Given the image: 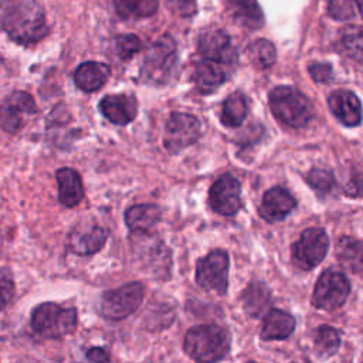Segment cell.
Masks as SVG:
<instances>
[{"mask_svg": "<svg viewBox=\"0 0 363 363\" xmlns=\"http://www.w3.org/2000/svg\"><path fill=\"white\" fill-rule=\"evenodd\" d=\"M0 24L11 40L33 44L41 40L48 28L45 16L34 0H7L0 9Z\"/></svg>", "mask_w": 363, "mask_h": 363, "instance_id": "1", "label": "cell"}, {"mask_svg": "<svg viewBox=\"0 0 363 363\" xmlns=\"http://www.w3.org/2000/svg\"><path fill=\"white\" fill-rule=\"evenodd\" d=\"M183 347L187 356L196 362H217L228 354L231 336L223 326L199 325L187 330Z\"/></svg>", "mask_w": 363, "mask_h": 363, "instance_id": "2", "label": "cell"}, {"mask_svg": "<svg viewBox=\"0 0 363 363\" xmlns=\"http://www.w3.org/2000/svg\"><path fill=\"white\" fill-rule=\"evenodd\" d=\"M268 101L275 119L289 128H303L313 118V108L309 99L294 86L281 85L274 88Z\"/></svg>", "mask_w": 363, "mask_h": 363, "instance_id": "3", "label": "cell"}, {"mask_svg": "<svg viewBox=\"0 0 363 363\" xmlns=\"http://www.w3.org/2000/svg\"><path fill=\"white\" fill-rule=\"evenodd\" d=\"M31 329L43 337L60 339L74 332L77 309L62 308L52 302L37 305L31 312Z\"/></svg>", "mask_w": 363, "mask_h": 363, "instance_id": "4", "label": "cell"}, {"mask_svg": "<svg viewBox=\"0 0 363 363\" xmlns=\"http://www.w3.org/2000/svg\"><path fill=\"white\" fill-rule=\"evenodd\" d=\"M176 43L170 35H162L147 50L142 67V78L153 85L169 81L176 64Z\"/></svg>", "mask_w": 363, "mask_h": 363, "instance_id": "5", "label": "cell"}, {"mask_svg": "<svg viewBox=\"0 0 363 363\" xmlns=\"http://www.w3.org/2000/svg\"><path fill=\"white\" fill-rule=\"evenodd\" d=\"M143 301V286L129 282L106 291L99 301V313L108 320H121L132 315Z\"/></svg>", "mask_w": 363, "mask_h": 363, "instance_id": "6", "label": "cell"}, {"mask_svg": "<svg viewBox=\"0 0 363 363\" xmlns=\"http://www.w3.org/2000/svg\"><path fill=\"white\" fill-rule=\"evenodd\" d=\"M230 257L224 250H214L200 258L196 265V282L208 292L224 295L228 289Z\"/></svg>", "mask_w": 363, "mask_h": 363, "instance_id": "7", "label": "cell"}, {"mask_svg": "<svg viewBox=\"0 0 363 363\" xmlns=\"http://www.w3.org/2000/svg\"><path fill=\"white\" fill-rule=\"evenodd\" d=\"M350 294V282L347 277L337 271H323L318 278L313 294L312 305L323 311H336L342 308Z\"/></svg>", "mask_w": 363, "mask_h": 363, "instance_id": "8", "label": "cell"}, {"mask_svg": "<svg viewBox=\"0 0 363 363\" xmlns=\"http://www.w3.org/2000/svg\"><path fill=\"white\" fill-rule=\"evenodd\" d=\"M329 250V237L323 228L311 227L302 231L298 241L292 244L294 264L309 271L318 267L326 257Z\"/></svg>", "mask_w": 363, "mask_h": 363, "instance_id": "9", "label": "cell"}, {"mask_svg": "<svg viewBox=\"0 0 363 363\" xmlns=\"http://www.w3.org/2000/svg\"><path fill=\"white\" fill-rule=\"evenodd\" d=\"M201 136L200 121L190 113L173 112L164 126L163 143L169 153H179L180 150L196 143Z\"/></svg>", "mask_w": 363, "mask_h": 363, "instance_id": "10", "label": "cell"}, {"mask_svg": "<svg viewBox=\"0 0 363 363\" xmlns=\"http://www.w3.org/2000/svg\"><path fill=\"white\" fill-rule=\"evenodd\" d=\"M197 50L203 60L217 62L223 67H234L237 62V52L231 38L220 28H208L203 31L199 38Z\"/></svg>", "mask_w": 363, "mask_h": 363, "instance_id": "11", "label": "cell"}, {"mask_svg": "<svg viewBox=\"0 0 363 363\" xmlns=\"http://www.w3.org/2000/svg\"><path fill=\"white\" fill-rule=\"evenodd\" d=\"M210 207L221 216L230 217L241 208V184L231 174H221L210 187L208 191Z\"/></svg>", "mask_w": 363, "mask_h": 363, "instance_id": "12", "label": "cell"}, {"mask_svg": "<svg viewBox=\"0 0 363 363\" xmlns=\"http://www.w3.org/2000/svg\"><path fill=\"white\" fill-rule=\"evenodd\" d=\"M295 207V197L286 189L275 186L264 193L259 214L268 223H278L284 220Z\"/></svg>", "mask_w": 363, "mask_h": 363, "instance_id": "13", "label": "cell"}, {"mask_svg": "<svg viewBox=\"0 0 363 363\" xmlns=\"http://www.w3.org/2000/svg\"><path fill=\"white\" fill-rule=\"evenodd\" d=\"M102 115L113 125H128L136 118L138 101L135 96L128 94L106 95L99 102Z\"/></svg>", "mask_w": 363, "mask_h": 363, "instance_id": "14", "label": "cell"}, {"mask_svg": "<svg viewBox=\"0 0 363 363\" xmlns=\"http://www.w3.org/2000/svg\"><path fill=\"white\" fill-rule=\"evenodd\" d=\"M330 112L345 126H357L362 121L360 99L356 94L347 89L333 91L328 98Z\"/></svg>", "mask_w": 363, "mask_h": 363, "instance_id": "15", "label": "cell"}, {"mask_svg": "<svg viewBox=\"0 0 363 363\" xmlns=\"http://www.w3.org/2000/svg\"><path fill=\"white\" fill-rule=\"evenodd\" d=\"M108 238V231L104 227L92 225L84 228H75L69 233L67 245L71 252L77 255H91L98 252Z\"/></svg>", "mask_w": 363, "mask_h": 363, "instance_id": "16", "label": "cell"}, {"mask_svg": "<svg viewBox=\"0 0 363 363\" xmlns=\"http://www.w3.org/2000/svg\"><path fill=\"white\" fill-rule=\"evenodd\" d=\"M225 67L208 60H201L196 62L193 69V82L200 94H213L225 82Z\"/></svg>", "mask_w": 363, "mask_h": 363, "instance_id": "17", "label": "cell"}, {"mask_svg": "<svg viewBox=\"0 0 363 363\" xmlns=\"http://www.w3.org/2000/svg\"><path fill=\"white\" fill-rule=\"evenodd\" d=\"M296 326L295 318L281 309H271L264 318L261 328V339L264 340H284L289 337Z\"/></svg>", "mask_w": 363, "mask_h": 363, "instance_id": "18", "label": "cell"}, {"mask_svg": "<svg viewBox=\"0 0 363 363\" xmlns=\"http://www.w3.org/2000/svg\"><path fill=\"white\" fill-rule=\"evenodd\" d=\"M58 183V200L65 207H75L84 197V186L77 170L61 167L55 173Z\"/></svg>", "mask_w": 363, "mask_h": 363, "instance_id": "19", "label": "cell"}, {"mask_svg": "<svg viewBox=\"0 0 363 363\" xmlns=\"http://www.w3.org/2000/svg\"><path fill=\"white\" fill-rule=\"evenodd\" d=\"M111 69L106 64L96 61H86L78 65L74 72L75 85L84 92L98 91L109 78Z\"/></svg>", "mask_w": 363, "mask_h": 363, "instance_id": "20", "label": "cell"}, {"mask_svg": "<svg viewBox=\"0 0 363 363\" xmlns=\"http://www.w3.org/2000/svg\"><path fill=\"white\" fill-rule=\"evenodd\" d=\"M227 10L245 28L258 30L264 26V14L257 0H225Z\"/></svg>", "mask_w": 363, "mask_h": 363, "instance_id": "21", "label": "cell"}, {"mask_svg": "<svg viewBox=\"0 0 363 363\" xmlns=\"http://www.w3.org/2000/svg\"><path fill=\"white\" fill-rule=\"evenodd\" d=\"M244 311L251 318H259L271 305V291L264 282H251L241 294Z\"/></svg>", "mask_w": 363, "mask_h": 363, "instance_id": "22", "label": "cell"}, {"mask_svg": "<svg viewBox=\"0 0 363 363\" xmlns=\"http://www.w3.org/2000/svg\"><path fill=\"white\" fill-rule=\"evenodd\" d=\"M160 214L155 204H135L125 211V223L132 233H146L160 220Z\"/></svg>", "mask_w": 363, "mask_h": 363, "instance_id": "23", "label": "cell"}, {"mask_svg": "<svg viewBox=\"0 0 363 363\" xmlns=\"http://www.w3.org/2000/svg\"><path fill=\"white\" fill-rule=\"evenodd\" d=\"M247 113H248V99L242 92L237 91L225 98L220 119L224 126L237 128L245 121Z\"/></svg>", "mask_w": 363, "mask_h": 363, "instance_id": "24", "label": "cell"}, {"mask_svg": "<svg viewBox=\"0 0 363 363\" xmlns=\"http://www.w3.org/2000/svg\"><path fill=\"white\" fill-rule=\"evenodd\" d=\"M336 257L347 269L359 274L362 269V242L353 237H342L336 244Z\"/></svg>", "mask_w": 363, "mask_h": 363, "instance_id": "25", "label": "cell"}, {"mask_svg": "<svg viewBox=\"0 0 363 363\" xmlns=\"http://www.w3.org/2000/svg\"><path fill=\"white\" fill-rule=\"evenodd\" d=\"M116 13L128 20L146 18L156 13L157 0H113Z\"/></svg>", "mask_w": 363, "mask_h": 363, "instance_id": "26", "label": "cell"}, {"mask_svg": "<svg viewBox=\"0 0 363 363\" xmlns=\"http://www.w3.org/2000/svg\"><path fill=\"white\" fill-rule=\"evenodd\" d=\"M313 346L320 357L333 356L340 347V333L329 325H322L315 332Z\"/></svg>", "mask_w": 363, "mask_h": 363, "instance_id": "27", "label": "cell"}, {"mask_svg": "<svg viewBox=\"0 0 363 363\" xmlns=\"http://www.w3.org/2000/svg\"><path fill=\"white\" fill-rule=\"evenodd\" d=\"M248 57L257 68L267 69L275 64L277 50L271 41L265 38H258L250 44Z\"/></svg>", "mask_w": 363, "mask_h": 363, "instance_id": "28", "label": "cell"}, {"mask_svg": "<svg viewBox=\"0 0 363 363\" xmlns=\"http://www.w3.org/2000/svg\"><path fill=\"white\" fill-rule=\"evenodd\" d=\"M340 50L350 58L360 61L362 57V31L359 27H346L340 35Z\"/></svg>", "mask_w": 363, "mask_h": 363, "instance_id": "29", "label": "cell"}, {"mask_svg": "<svg viewBox=\"0 0 363 363\" xmlns=\"http://www.w3.org/2000/svg\"><path fill=\"white\" fill-rule=\"evenodd\" d=\"M335 176L328 169H312L306 174V183L319 194H326L335 187Z\"/></svg>", "mask_w": 363, "mask_h": 363, "instance_id": "30", "label": "cell"}, {"mask_svg": "<svg viewBox=\"0 0 363 363\" xmlns=\"http://www.w3.org/2000/svg\"><path fill=\"white\" fill-rule=\"evenodd\" d=\"M360 11V0H329L328 13L335 20H349Z\"/></svg>", "mask_w": 363, "mask_h": 363, "instance_id": "31", "label": "cell"}, {"mask_svg": "<svg viewBox=\"0 0 363 363\" xmlns=\"http://www.w3.org/2000/svg\"><path fill=\"white\" fill-rule=\"evenodd\" d=\"M6 105H9L10 108H13L14 111H17L21 115H33L37 112V106L35 102L33 99V96L28 92L24 91H16L13 92L4 102Z\"/></svg>", "mask_w": 363, "mask_h": 363, "instance_id": "32", "label": "cell"}, {"mask_svg": "<svg viewBox=\"0 0 363 363\" xmlns=\"http://www.w3.org/2000/svg\"><path fill=\"white\" fill-rule=\"evenodd\" d=\"M140 40L135 34H122L116 38V52L119 58L129 60L140 50Z\"/></svg>", "mask_w": 363, "mask_h": 363, "instance_id": "33", "label": "cell"}, {"mask_svg": "<svg viewBox=\"0 0 363 363\" xmlns=\"http://www.w3.org/2000/svg\"><path fill=\"white\" fill-rule=\"evenodd\" d=\"M14 296V281L6 268H0V311H3Z\"/></svg>", "mask_w": 363, "mask_h": 363, "instance_id": "34", "label": "cell"}, {"mask_svg": "<svg viewBox=\"0 0 363 363\" xmlns=\"http://www.w3.org/2000/svg\"><path fill=\"white\" fill-rule=\"evenodd\" d=\"M308 69L313 81L319 84H328L332 79V65L328 62H313Z\"/></svg>", "mask_w": 363, "mask_h": 363, "instance_id": "35", "label": "cell"}, {"mask_svg": "<svg viewBox=\"0 0 363 363\" xmlns=\"http://www.w3.org/2000/svg\"><path fill=\"white\" fill-rule=\"evenodd\" d=\"M169 4L182 16H190L194 13V0H169Z\"/></svg>", "mask_w": 363, "mask_h": 363, "instance_id": "36", "label": "cell"}, {"mask_svg": "<svg viewBox=\"0 0 363 363\" xmlns=\"http://www.w3.org/2000/svg\"><path fill=\"white\" fill-rule=\"evenodd\" d=\"M86 359L91 362H108L109 352H106L104 347H92L86 352Z\"/></svg>", "mask_w": 363, "mask_h": 363, "instance_id": "37", "label": "cell"}]
</instances>
